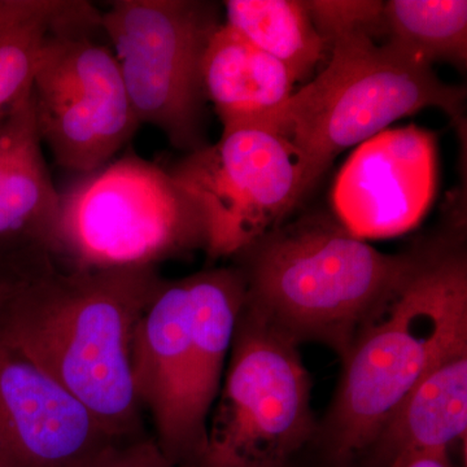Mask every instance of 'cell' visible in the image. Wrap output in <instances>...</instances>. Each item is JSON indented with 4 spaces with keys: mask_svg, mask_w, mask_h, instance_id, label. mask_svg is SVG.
I'll use <instances>...</instances> for the list:
<instances>
[{
    "mask_svg": "<svg viewBox=\"0 0 467 467\" xmlns=\"http://www.w3.org/2000/svg\"><path fill=\"white\" fill-rule=\"evenodd\" d=\"M383 20L389 43L410 57L466 67L465 0H391L384 2Z\"/></svg>",
    "mask_w": 467,
    "mask_h": 467,
    "instance_id": "obj_17",
    "label": "cell"
},
{
    "mask_svg": "<svg viewBox=\"0 0 467 467\" xmlns=\"http://www.w3.org/2000/svg\"><path fill=\"white\" fill-rule=\"evenodd\" d=\"M202 84L223 133L250 126L294 94L290 70L223 24L202 58Z\"/></svg>",
    "mask_w": 467,
    "mask_h": 467,
    "instance_id": "obj_13",
    "label": "cell"
},
{
    "mask_svg": "<svg viewBox=\"0 0 467 467\" xmlns=\"http://www.w3.org/2000/svg\"><path fill=\"white\" fill-rule=\"evenodd\" d=\"M226 26L284 64L297 81L308 78L327 43L299 0H227Z\"/></svg>",
    "mask_w": 467,
    "mask_h": 467,
    "instance_id": "obj_16",
    "label": "cell"
},
{
    "mask_svg": "<svg viewBox=\"0 0 467 467\" xmlns=\"http://www.w3.org/2000/svg\"><path fill=\"white\" fill-rule=\"evenodd\" d=\"M236 256L244 309L296 343L319 340L344 356L416 261L376 250L322 213L281 223Z\"/></svg>",
    "mask_w": 467,
    "mask_h": 467,
    "instance_id": "obj_2",
    "label": "cell"
},
{
    "mask_svg": "<svg viewBox=\"0 0 467 467\" xmlns=\"http://www.w3.org/2000/svg\"><path fill=\"white\" fill-rule=\"evenodd\" d=\"M115 439L0 337V467H70Z\"/></svg>",
    "mask_w": 467,
    "mask_h": 467,
    "instance_id": "obj_12",
    "label": "cell"
},
{
    "mask_svg": "<svg viewBox=\"0 0 467 467\" xmlns=\"http://www.w3.org/2000/svg\"><path fill=\"white\" fill-rule=\"evenodd\" d=\"M169 171L201 205L213 259L247 250L306 195L296 150L263 126L226 131Z\"/></svg>",
    "mask_w": 467,
    "mask_h": 467,
    "instance_id": "obj_10",
    "label": "cell"
},
{
    "mask_svg": "<svg viewBox=\"0 0 467 467\" xmlns=\"http://www.w3.org/2000/svg\"><path fill=\"white\" fill-rule=\"evenodd\" d=\"M467 347V266L462 252H418L391 297L346 353L331 416L337 456L373 445L396 409L441 359Z\"/></svg>",
    "mask_w": 467,
    "mask_h": 467,
    "instance_id": "obj_3",
    "label": "cell"
},
{
    "mask_svg": "<svg viewBox=\"0 0 467 467\" xmlns=\"http://www.w3.org/2000/svg\"><path fill=\"white\" fill-rule=\"evenodd\" d=\"M156 267L70 272L47 264L0 308V337L76 400L115 441L140 432L135 331L161 285Z\"/></svg>",
    "mask_w": 467,
    "mask_h": 467,
    "instance_id": "obj_1",
    "label": "cell"
},
{
    "mask_svg": "<svg viewBox=\"0 0 467 467\" xmlns=\"http://www.w3.org/2000/svg\"><path fill=\"white\" fill-rule=\"evenodd\" d=\"M436 177L434 133L416 125L387 129L358 144L340 169L335 218L362 241L402 235L425 217Z\"/></svg>",
    "mask_w": 467,
    "mask_h": 467,
    "instance_id": "obj_11",
    "label": "cell"
},
{
    "mask_svg": "<svg viewBox=\"0 0 467 467\" xmlns=\"http://www.w3.org/2000/svg\"><path fill=\"white\" fill-rule=\"evenodd\" d=\"M58 204L60 192L36 134L0 180V263H33L50 256Z\"/></svg>",
    "mask_w": 467,
    "mask_h": 467,
    "instance_id": "obj_15",
    "label": "cell"
},
{
    "mask_svg": "<svg viewBox=\"0 0 467 467\" xmlns=\"http://www.w3.org/2000/svg\"><path fill=\"white\" fill-rule=\"evenodd\" d=\"M207 247L204 214L171 171L130 150L66 192L48 254L63 270L156 267Z\"/></svg>",
    "mask_w": 467,
    "mask_h": 467,
    "instance_id": "obj_6",
    "label": "cell"
},
{
    "mask_svg": "<svg viewBox=\"0 0 467 467\" xmlns=\"http://www.w3.org/2000/svg\"><path fill=\"white\" fill-rule=\"evenodd\" d=\"M328 48L330 61L313 81L252 124L294 147L306 192L343 150L420 110H442L465 137L466 88L445 84L429 64L367 34L340 36Z\"/></svg>",
    "mask_w": 467,
    "mask_h": 467,
    "instance_id": "obj_5",
    "label": "cell"
},
{
    "mask_svg": "<svg viewBox=\"0 0 467 467\" xmlns=\"http://www.w3.org/2000/svg\"><path fill=\"white\" fill-rule=\"evenodd\" d=\"M244 304L241 270L218 267L162 279L138 324L135 392L171 465L198 463L204 453L209 417Z\"/></svg>",
    "mask_w": 467,
    "mask_h": 467,
    "instance_id": "obj_4",
    "label": "cell"
},
{
    "mask_svg": "<svg viewBox=\"0 0 467 467\" xmlns=\"http://www.w3.org/2000/svg\"><path fill=\"white\" fill-rule=\"evenodd\" d=\"M389 467H453L450 453H417L392 461Z\"/></svg>",
    "mask_w": 467,
    "mask_h": 467,
    "instance_id": "obj_21",
    "label": "cell"
},
{
    "mask_svg": "<svg viewBox=\"0 0 467 467\" xmlns=\"http://www.w3.org/2000/svg\"><path fill=\"white\" fill-rule=\"evenodd\" d=\"M129 100L187 155L207 142L202 58L221 24L220 5L202 0H115L101 12Z\"/></svg>",
    "mask_w": 467,
    "mask_h": 467,
    "instance_id": "obj_8",
    "label": "cell"
},
{
    "mask_svg": "<svg viewBox=\"0 0 467 467\" xmlns=\"http://www.w3.org/2000/svg\"><path fill=\"white\" fill-rule=\"evenodd\" d=\"M100 18L92 3L67 0L30 90L42 146L58 167L82 175L112 161L140 126L115 54L92 36Z\"/></svg>",
    "mask_w": 467,
    "mask_h": 467,
    "instance_id": "obj_7",
    "label": "cell"
},
{
    "mask_svg": "<svg viewBox=\"0 0 467 467\" xmlns=\"http://www.w3.org/2000/svg\"><path fill=\"white\" fill-rule=\"evenodd\" d=\"M306 7L313 26L330 47L335 39L348 34H367L376 39L386 36L384 2L371 0H308Z\"/></svg>",
    "mask_w": 467,
    "mask_h": 467,
    "instance_id": "obj_18",
    "label": "cell"
},
{
    "mask_svg": "<svg viewBox=\"0 0 467 467\" xmlns=\"http://www.w3.org/2000/svg\"><path fill=\"white\" fill-rule=\"evenodd\" d=\"M467 430V347L441 359L408 393L377 442L389 463L417 453H450Z\"/></svg>",
    "mask_w": 467,
    "mask_h": 467,
    "instance_id": "obj_14",
    "label": "cell"
},
{
    "mask_svg": "<svg viewBox=\"0 0 467 467\" xmlns=\"http://www.w3.org/2000/svg\"><path fill=\"white\" fill-rule=\"evenodd\" d=\"M70 467H173L152 439H122L107 442Z\"/></svg>",
    "mask_w": 467,
    "mask_h": 467,
    "instance_id": "obj_19",
    "label": "cell"
},
{
    "mask_svg": "<svg viewBox=\"0 0 467 467\" xmlns=\"http://www.w3.org/2000/svg\"><path fill=\"white\" fill-rule=\"evenodd\" d=\"M296 342L243 308L202 467H281L312 432L310 379Z\"/></svg>",
    "mask_w": 467,
    "mask_h": 467,
    "instance_id": "obj_9",
    "label": "cell"
},
{
    "mask_svg": "<svg viewBox=\"0 0 467 467\" xmlns=\"http://www.w3.org/2000/svg\"><path fill=\"white\" fill-rule=\"evenodd\" d=\"M46 265L45 261L36 263H0V308L24 282Z\"/></svg>",
    "mask_w": 467,
    "mask_h": 467,
    "instance_id": "obj_20",
    "label": "cell"
}]
</instances>
